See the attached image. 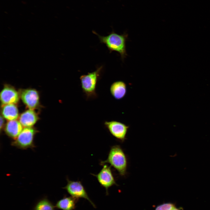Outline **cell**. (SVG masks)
Segmentation results:
<instances>
[{
	"instance_id": "cell-1",
	"label": "cell",
	"mask_w": 210,
	"mask_h": 210,
	"mask_svg": "<svg viewBox=\"0 0 210 210\" xmlns=\"http://www.w3.org/2000/svg\"><path fill=\"white\" fill-rule=\"evenodd\" d=\"M92 32L98 36L100 42L105 45L110 52L115 51L119 53L122 61L127 55L126 44L128 35L127 33L119 34L113 31L108 35L102 36L94 31Z\"/></svg>"
},
{
	"instance_id": "cell-2",
	"label": "cell",
	"mask_w": 210,
	"mask_h": 210,
	"mask_svg": "<svg viewBox=\"0 0 210 210\" xmlns=\"http://www.w3.org/2000/svg\"><path fill=\"white\" fill-rule=\"evenodd\" d=\"M100 163L102 166L108 163L115 168L121 176H123L126 174L127 167V159L123 149L119 145L112 146L106 160L101 161Z\"/></svg>"
},
{
	"instance_id": "cell-3",
	"label": "cell",
	"mask_w": 210,
	"mask_h": 210,
	"mask_svg": "<svg viewBox=\"0 0 210 210\" xmlns=\"http://www.w3.org/2000/svg\"><path fill=\"white\" fill-rule=\"evenodd\" d=\"M102 69V66H101L92 72L80 76V79L82 90L87 99L98 97L96 87Z\"/></svg>"
},
{
	"instance_id": "cell-4",
	"label": "cell",
	"mask_w": 210,
	"mask_h": 210,
	"mask_svg": "<svg viewBox=\"0 0 210 210\" xmlns=\"http://www.w3.org/2000/svg\"><path fill=\"white\" fill-rule=\"evenodd\" d=\"M37 132L32 127H25L17 137L11 142V144L21 149L33 148L35 146L34 137Z\"/></svg>"
},
{
	"instance_id": "cell-5",
	"label": "cell",
	"mask_w": 210,
	"mask_h": 210,
	"mask_svg": "<svg viewBox=\"0 0 210 210\" xmlns=\"http://www.w3.org/2000/svg\"><path fill=\"white\" fill-rule=\"evenodd\" d=\"M67 183L63 188L72 197L77 199L83 198L88 200L93 207L96 205L90 199L83 185L80 181H71L67 178Z\"/></svg>"
},
{
	"instance_id": "cell-6",
	"label": "cell",
	"mask_w": 210,
	"mask_h": 210,
	"mask_svg": "<svg viewBox=\"0 0 210 210\" xmlns=\"http://www.w3.org/2000/svg\"><path fill=\"white\" fill-rule=\"evenodd\" d=\"M102 166L103 167L98 174H91L97 178L101 186L105 188L106 195H108L109 188L114 185H116V183L111 166H109L106 164Z\"/></svg>"
},
{
	"instance_id": "cell-7",
	"label": "cell",
	"mask_w": 210,
	"mask_h": 210,
	"mask_svg": "<svg viewBox=\"0 0 210 210\" xmlns=\"http://www.w3.org/2000/svg\"><path fill=\"white\" fill-rule=\"evenodd\" d=\"M104 124L110 133L117 139L122 141L126 139L129 126L115 120L105 121Z\"/></svg>"
},
{
	"instance_id": "cell-8",
	"label": "cell",
	"mask_w": 210,
	"mask_h": 210,
	"mask_svg": "<svg viewBox=\"0 0 210 210\" xmlns=\"http://www.w3.org/2000/svg\"><path fill=\"white\" fill-rule=\"evenodd\" d=\"M20 97L29 109L34 110L39 106V96L35 89L28 88L20 90L19 91Z\"/></svg>"
},
{
	"instance_id": "cell-9",
	"label": "cell",
	"mask_w": 210,
	"mask_h": 210,
	"mask_svg": "<svg viewBox=\"0 0 210 210\" xmlns=\"http://www.w3.org/2000/svg\"><path fill=\"white\" fill-rule=\"evenodd\" d=\"M1 105L9 104H16L20 98L19 92L12 86L5 85L0 94Z\"/></svg>"
},
{
	"instance_id": "cell-10",
	"label": "cell",
	"mask_w": 210,
	"mask_h": 210,
	"mask_svg": "<svg viewBox=\"0 0 210 210\" xmlns=\"http://www.w3.org/2000/svg\"><path fill=\"white\" fill-rule=\"evenodd\" d=\"M110 92L112 97L116 99L120 100L126 95L127 86L124 81L118 80L113 82L110 88Z\"/></svg>"
},
{
	"instance_id": "cell-11",
	"label": "cell",
	"mask_w": 210,
	"mask_h": 210,
	"mask_svg": "<svg viewBox=\"0 0 210 210\" xmlns=\"http://www.w3.org/2000/svg\"><path fill=\"white\" fill-rule=\"evenodd\" d=\"M39 119L37 113L33 110L29 109L22 113L19 117V121L25 127H31Z\"/></svg>"
},
{
	"instance_id": "cell-12",
	"label": "cell",
	"mask_w": 210,
	"mask_h": 210,
	"mask_svg": "<svg viewBox=\"0 0 210 210\" xmlns=\"http://www.w3.org/2000/svg\"><path fill=\"white\" fill-rule=\"evenodd\" d=\"M23 127L19 121L10 120L5 126L4 131L8 136L15 140L22 130Z\"/></svg>"
},
{
	"instance_id": "cell-13",
	"label": "cell",
	"mask_w": 210,
	"mask_h": 210,
	"mask_svg": "<svg viewBox=\"0 0 210 210\" xmlns=\"http://www.w3.org/2000/svg\"><path fill=\"white\" fill-rule=\"evenodd\" d=\"M3 117L8 121L16 120L19 117V112L16 104H9L2 106Z\"/></svg>"
},
{
	"instance_id": "cell-14",
	"label": "cell",
	"mask_w": 210,
	"mask_h": 210,
	"mask_svg": "<svg viewBox=\"0 0 210 210\" xmlns=\"http://www.w3.org/2000/svg\"><path fill=\"white\" fill-rule=\"evenodd\" d=\"M78 200L72 197L64 196L56 203V208L62 210H74Z\"/></svg>"
},
{
	"instance_id": "cell-15",
	"label": "cell",
	"mask_w": 210,
	"mask_h": 210,
	"mask_svg": "<svg viewBox=\"0 0 210 210\" xmlns=\"http://www.w3.org/2000/svg\"><path fill=\"white\" fill-rule=\"evenodd\" d=\"M55 205L46 197H44L36 204L33 210H55Z\"/></svg>"
},
{
	"instance_id": "cell-16",
	"label": "cell",
	"mask_w": 210,
	"mask_h": 210,
	"mask_svg": "<svg viewBox=\"0 0 210 210\" xmlns=\"http://www.w3.org/2000/svg\"><path fill=\"white\" fill-rule=\"evenodd\" d=\"M155 210H180L171 203H164L158 206Z\"/></svg>"
},
{
	"instance_id": "cell-17",
	"label": "cell",
	"mask_w": 210,
	"mask_h": 210,
	"mask_svg": "<svg viewBox=\"0 0 210 210\" xmlns=\"http://www.w3.org/2000/svg\"><path fill=\"white\" fill-rule=\"evenodd\" d=\"M4 118L1 115L0 116V129L1 132V130L3 129V127L4 126Z\"/></svg>"
}]
</instances>
